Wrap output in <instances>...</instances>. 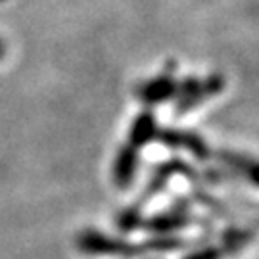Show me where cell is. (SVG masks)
Here are the masks:
<instances>
[{
	"instance_id": "6da1fadb",
	"label": "cell",
	"mask_w": 259,
	"mask_h": 259,
	"mask_svg": "<svg viewBox=\"0 0 259 259\" xmlns=\"http://www.w3.org/2000/svg\"><path fill=\"white\" fill-rule=\"evenodd\" d=\"M185 242L177 240V238H163V240H154L146 242L144 246H135L129 242H119V240H111L106 238L98 232H87L81 242H79V248L89 253H137L142 250H173L183 246Z\"/></svg>"
},
{
	"instance_id": "7a4b0ae2",
	"label": "cell",
	"mask_w": 259,
	"mask_h": 259,
	"mask_svg": "<svg viewBox=\"0 0 259 259\" xmlns=\"http://www.w3.org/2000/svg\"><path fill=\"white\" fill-rule=\"evenodd\" d=\"M139 94L144 102H163L167 98H173L175 94H179V84L169 77H159L156 81L144 84Z\"/></svg>"
},
{
	"instance_id": "3957f363",
	"label": "cell",
	"mask_w": 259,
	"mask_h": 259,
	"mask_svg": "<svg viewBox=\"0 0 259 259\" xmlns=\"http://www.w3.org/2000/svg\"><path fill=\"white\" fill-rule=\"evenodd\" d=\"M161 137H165V139H161V140L167 142V144H171V146H185V148H188L198 157H207V148H205V144L198 139V137H194V135H185V133H163Z\"/></svg>"
},
{
	"instance_id": "277c9868",
	"label": "cell",
	"mask_w": 259,
	"mask_h": 259,
	"mask_svg": "<svg viewBox=\"0 0 259 259\" xmlns=\"http://www.w3.org/2000/svg\"><path fill=\"white\" fill-rule=\"evenodd\" d=\"M135 163H137V156H135L133 150H125L119 156V161H117V167H115V177H117L119 185L129 183V179L133 177V171H135Z\"/></svg>"
},
{
	"instance_id": "5b68a950",
	"label": "cell",
	"mask_w": 259,
	"mask_h": 259,
	"mask_svg": "<svg viewBox=\"0 0 259 259\" xmlns=\"http://www.w3.org/2000/svg\"><path fill=\"white\" fill-rule=\"evenodd\" d=\"M152 137H154V117L152 115H142L137 121L135 129H133V144L140 146V144H144Z\"/></svg>"
},
{
	"instance_id": "8992f818",
	"label": "cell",
	"mask_w": 259,
	"mask_h": 259,
	"mask_svg": "<svg viewBox=\"0 0 259 259\" xmlns=\"http://www.w3.org/2000/svg\"><path fill=\"white\" fill-rule=\"evenodd\" d=\"M0 56H2V45H0Z\"/></svg>"
}]
</instances>
